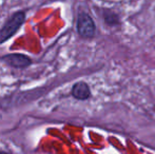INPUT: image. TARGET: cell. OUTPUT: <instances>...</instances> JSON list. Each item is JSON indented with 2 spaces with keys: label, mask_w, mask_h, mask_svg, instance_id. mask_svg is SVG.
Listing matches in <instances>:
<instances>
[{
  "label": "cell",
  "mask_w": 155,
  "mask_h": 154,
  "mask_svg": "<svg viewBox=\"0 0 155 154\" xmlns=\"http://www.w3.org/2000/svg\"><path fill=\"white\" fill-rule=\"evenodd\" d=\"M25 13L23 11H19L8 17L2 28L0 29V44L5 42L8 39L16 34V32L20 29L21 25L25 23Z\"/></svg>",
  "instance_id": "cell-1"
},
{
  "label": "cell",
  "mask_w": 155,
  "mask_h": 154,
  "mask_svg": "<svg viewBox=\"0 0 155 154\" xmlns=\"http://www.w3.org/2000/svg\"><path fill=\"white\" fill-rule=\"evenodd\" d=\"M76 29L82 38H92L96 33V25L92 17L87 13H80L77 17Z\"/></svg>",
  "instance_id": "cell-2"
},
{
  "label": "cell",
  "mask_w": 155,
  "mask_h": 154,
  "mask_svg": "<svg viewBox=\"0 0 155 154\" xmlns=\"http://www.w3.org/2000/svg\"><path fill=\"white\" fill-rule=\"evenodd\" d=\"M1 60L5 62L8 66L15 69H25L32 64V60L29 56L25 54L15 53V54H6L2 56Z\"/></svg>",
  "instance_id": "cell-3"
},
{
  "label": "cell",
  "mask_w": 155,
  "mask_h": 154,
  "mask_svg": "<svg viewBox=\"0 0 155 154\" xmlns=\"http://www.w3.org/2000/svg\"><path fill=\"white\" fill-rule=\"evenodd\" d=\"M72 95L74 98L78 99V100H86L91 96L90 87L84 81L76 82L72 88Z\"/></svg>",
  "instance_id": "cell-4"
},
{
  "label": "cell",
  "mask_w": 155,
  "mask_h": 154,
  "mask_svg": "<svg viewBox=\"0 0 155 154\" xmlns=\"http://www.w3.org/2000/svg\"><path fill=\"white\" fill-rule=\"evenodd\" d=\"M104 19L107 25H109L110 27L119 25V16L115 12H112L110 10H107L104 12Z\"/></svg>",
  "instance_id": "cell-5"
}]
</instances>
